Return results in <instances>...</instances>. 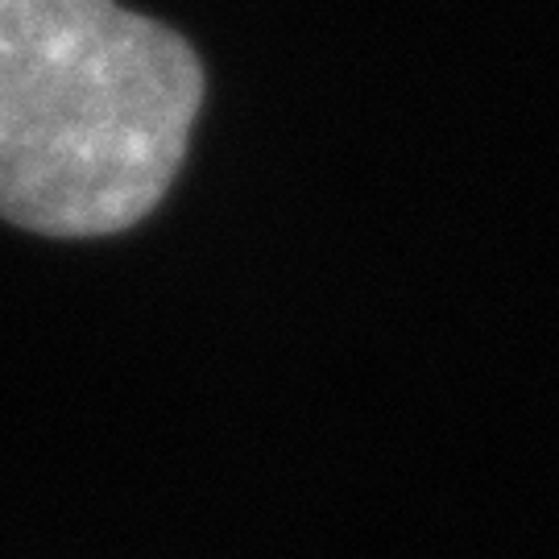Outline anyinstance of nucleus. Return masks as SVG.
Listing matches in <instances>:
<instances>
[{
    "label": "nucleus",
    "instance_id": "1",
    "mask_svg": "<svg viewBox=\"0 0 559 559\" xmlns=\"http://www.w3.org/2000/svg\"><path fill=\"white\" fill-rule=\"evenodd\" d=\"M203 108V67L117 0H0V221L112 237L170 191Z\"/></svg>",
    "mask_w": 559,
    "mask_h": 559
}]
</instances>
